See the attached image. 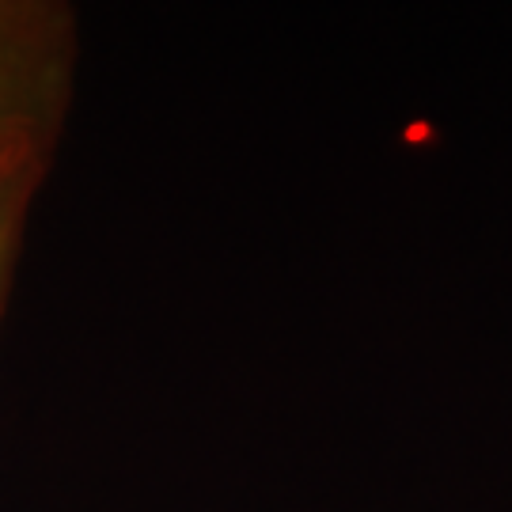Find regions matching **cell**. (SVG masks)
<instances>
[{"label":"cell","instance_id":"1","mask_svg":"<svg viewBox=\"0 0 512 512\" xmlns=\"http://www.w3.org/2000/svg\"><path fill=\"white\" fill-rule=\"evenodd\" d=\"M76 57L69 4L0 0V148H57L73 107Z\"/></svg>","mask_w":512,"mask_h":512},{"label":"cell","instance_id":"2","mask_svg":"<svg viewBox=\"0 0 512 512\" xmlns=\"http://www.w3.org/2000/svg\"><path fill=\"white\" fill-rule=\"evenodd\" d=\"M50 164H54V145L0 148V311L16 277L31 205L50 175Z\"/></svg>","mask_w":512,"mask_h":512}]
</instances>
